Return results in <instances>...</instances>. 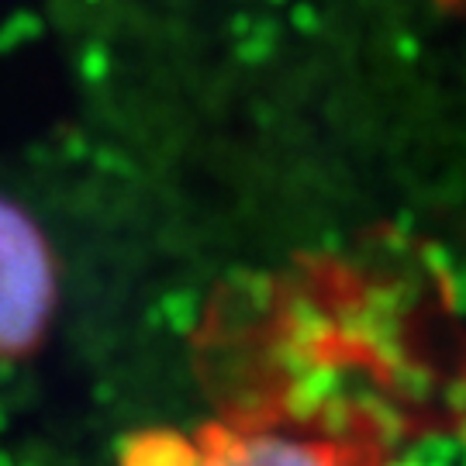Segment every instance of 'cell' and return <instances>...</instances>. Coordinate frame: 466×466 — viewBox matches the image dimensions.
Here are the masks:
<instances>
[{"mask_svg": "<svg viewBox=\"0 0 466 466\" xmlns=\"http://www.w3.org/2000/svg\"><path fill=\"white\" fill-rule=\"evenodd\" d=\"M394 439L370 404L325 411L242 408L194 429H138L117 466H390Z\"/></svg>", "mask_w": 466, "mask_h": 466, "instance_id": "6da1fadb", "label": "cell"}, {"mask_svg": "<svg viewBox=\"0 0 466 466\" xmlns=\"http://www.w3.org/2000/svg\"><path fill=\"white\" fill-rule=\"evenodd\" d=\"M56 311V259L21 204L0 194V356H32Z\"/></svg>", "mask_w": 466, "mask_h": 466, "instance_id": "7a4b0ae2", "label": "cell"}]
</instances>
